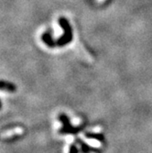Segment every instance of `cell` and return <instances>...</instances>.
<instances>
[{
	"instance_id": "6da1fadb",
	"label": "cell",
	"mask_w": 152,
	"mask_h": 153,
	"mask_svg": "<svg viewBox=\"0 0 152 153\" xmlns=\"http://www.w3.org/2000/svg\"><path fill=\"white\" fill-rule=\"evenodd\" d=\"M59 22L64 31V34H63V36H62V38L59 40H57L56 44L59 46H62L63 44L70 42L72 40L73 32H72V27L70 26V23H69V21L65 18H60Z\"/></svg>"
}]
</instances>
